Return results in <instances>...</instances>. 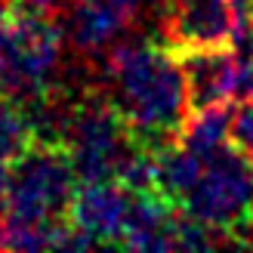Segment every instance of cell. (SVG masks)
Segmentation results:
<instances>
[{
	"label": "cell",
	"instance_id": "obj_1",
	"mask_svg": "<svg viewBox=\"0 0 253 253\" xmlns=\"http://www.w3.org/2000/svg\"><path fill=\"white\" fill-rule=\"evenodd\" d=\"M105 96L139 145L158 151L179 136L188 118V96L179 59L170 46L111 43L105 49Z\"/></svg>",
	"mask_w": 253,
	"mask_h": 253
},
{
	"label": "cell",
	"instance_id": "obj_2",
	"mask_svg": "<svg viewBox=\"0 0 253 253\" xmlns=\"http://www.w3.org/2000/svg\"><path fill=\"white\" fill-rule=\"evenodd\" d=\"M56 145H62L78 182H118L130 158L142 148L105 93H93L62 111Z\"/></svg>",
	"mask_w": 253,
	"mask_h": 253
},
{
	"label": "cell",
	"instance_id": "obj_3",
	"mask_svg": "<svg viewBox=\"0 0 253 253\" xmlns=\"http://www.w3.org/2000/svg\"><path fill=\"white\" fill-rule=\"evenodd\" d=\"M176 207L222 238L247 232L253 225V158L229 139L213 155L201 158L195 182Z\"/></svg>",
	"mask_w": 253,
	"mask_h": 253
},
{
	"label": "cell",
	"instance_id": "obj_4",
	"mask_svg": "<svg viewBox=\"0 0 253 253\" xmlns=\"http://www.w3.org/2000/svg\"><path fill=\"white\" fill-rule=\"evenodd\" d=\"M62 41L59 19L9 9V19L0 25V96L19 105L49 96L62 62Z\"/></svg>",
	"mask_w": 253,
	"mask_h": 253
},
{
	"label": "cell",
	"instance_id": "obj_5",
	"mask_svg": "<svg viewBox=\"0 0 253 253\" xmlns=\"http://www.w3.org/2000/svg\"><path fill=\"white\" fill-rule=\"evenodd\" d=\"M78 188L71 164L62 145L31 142L19 158L9 161L3 198L6 219L16 222H62L68 219V204Z\"/></svg>",
	"mask_w": 253,
	"mask_h": 253
},
{
	"label": "cell",
	"instance_id": "obj_6",
	"mask_svg": "<svg viewBox=\"0 0 253 253\" xmlns=\"http://www.w3.org/2000/svg\"><path fill=\"white\" fill-rule=\"evenodd\" d=\"M235 28V0H167L164 9V37L173 53L198 46H229Z\"/></svg>",
	"mask_w": 253,
	"mask_h": 253
},
{
	"label": "cell",
	"instance_id": "obj_7",
	"mask_svg": "<svg viewBox=\"0 0 253 253\" xmlns=\"http://www.w3.org/2000/svg\"><path fill=\"white\" fill-rule=\"evenodd\" d=\"M142 0H68L62 9V34L86 56H105L111 43L139 16Z\"/></svg>",
	"mask_w": 253,
	"mask_h": 253
},
{
	"label": "cell",
	"instance_id": "obj_8",
	"mask_svg": "<svg viewBox=\"0 0 253 253\" xmlns=\"http://www.w3.org/2000/svg\"><path fill=\"white\" fill-rule=\"evenodd\" d=\"M130 201H133V192L115 179L78 182L68 204V222L90 238L93 247L99 244L121 247V232H124L126 213H130Z\"/></svg>",
	"mask_w": 253,
	"mask_h": 253
},
{
	"label": "cell",
	"instance_id": "obj_9",
	"mask_svg": "<svg viewBox=\"0 0 253 253\" xmlns=\"http://www.w3.org/2000/svg\"><path fill=\"white\" fill-rule=\"evenodd\" d=\"M185 78L188 111L225 105L238 99V62L235 49L229 46H198L176 53Z\"/></svg>",
	"mask_w": 253,
	"mask_h": 253
},
{
	"label": "cell",
	"instance_id": "obj_10",
	"mask_svg": "<svg viewBox=\"0 0 253 253\" xmlns=\"http://www.w3.org/2000/svg\"><path fill=\"white\" fill-rule=\"evenodd\" d=\"M176 213H179L176 204H170L158 192H133L130 213H126V222L121 232V247L145 250V253L176 250V241H173Z\"/></svg>",
	"mask_w": 253,
	"mask_h": 253
},
{
	"label": "cell",
	"instance_id": "obj_11",
	"mask_svg": "<svg viewBox=\"0 0 253 253\" xmlns=\"http://www.w3.org/2000/svg\"><path fill=\"white\" fill-rule=\"evenodd\" d=\"M229 130H232V102L225 105H210V108H198L188 111V118L182 124L176 142L188 148L195 158H207L216 148L229 142Z\"/></svg>",
	"mask_w": 253,
	"mask_h": 253
},
{
	"label": "cell",
	"instance_id": "obj_12",
	"mask_svg": "<svg viewBox=\"0 0 253 253\" xmlns=\"http://www.w3.org/2000/svg\"><path fill=\"white\" fill-rule=\"evenodd\" d=\"M31 142H34V133H31L28 111H25L19 102L0 96V161L9 164Z\"/></svg>",
	"mask_w": 253,
	"mask_h": 253
},
{
	"label": "cell",
	"instance_id": "obj_13",
	"mask_svg": "<svg viewBox=\"0 0 253 253\" xmlns=\"http://www.w3.org/2000/svg\"><path fill=\"white\" fill-rule=\"evenodd\" d=\"M232 142L253 158V99H241V108H232Z\"/></svg>",
	"mask_w": 253,
	"mask_h": 253
},
{
	"label": "cell",
	"instance_id": "obj_14",
	"mask_svg": "<svg viewBox=\"0 0 253 253\" xmlns=\"http://www.w3.org/2000/svg\"><path fill=\"white\" fill-rule=\"evenodd\" d=\"M3 225H6V210H3V198H0V247H3Z\"/></svg>",
	"mask_w": 253,
	"mask_h": 253
},
{
	"label": "cell",
	"instance_id": "obj_15",
	"mask_svg": "<svg viewBox=\"0 0 253 253\" xmlns=\"http://www.w3.org/2000/svg\"><path fill=\"white\" fill-rule=\"evenodd\" d=\"M9 19V0H0V25Z\"/></svg>",
	"mask_w": 253,
	"mask_h": 253
},
{
	"label": "cell",
	"instance_id": "obj_16",
	"mask_svg": "<svg viewBox=\"0 0 253 253\" xmlns=\"http://www.w3.org/2000/svg\"><path fill=\"white\" fill-rule=\"evenodd\" d=\"M6 170H9V164L0 161V192H3V185H6Z\"/></svg>",
	"mask_w": 253,
	"mask_h": 253
},
{
	"label": "cell",
	"instance_id": "obj_17",
	"mask_svg": "<svg viewBox=\"0 0 253 253\" xmlns=\"http://www.w3.org/2000/svg\"><path fill=\"white\" fill-rule=\"evenodd\" d=\"M238 3H241V0H235V6H238Z\"/></svg>",
	"mask_w": 253,
	"mask_h": 253
}]
</instances>
